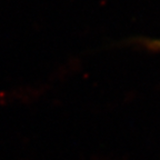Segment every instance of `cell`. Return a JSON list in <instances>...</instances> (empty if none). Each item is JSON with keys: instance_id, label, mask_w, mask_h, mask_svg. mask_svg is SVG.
Masks as SVG:
<instances>
[{"instance_id": "cell-1", "label": "cell", "mask_w": 160, "mask_h": 160, "mask_svg": "<svg viewBox=\"0 0 160 160\" xmlns=\"http://www.w3.org/2000/svg\"><path fill=\"white\" fill-rule=\"evenodd\" d=\"M137 43L150 51H155V52H160V39H151V38H140L137 40Z\"/></svg>"}]
</instances>
